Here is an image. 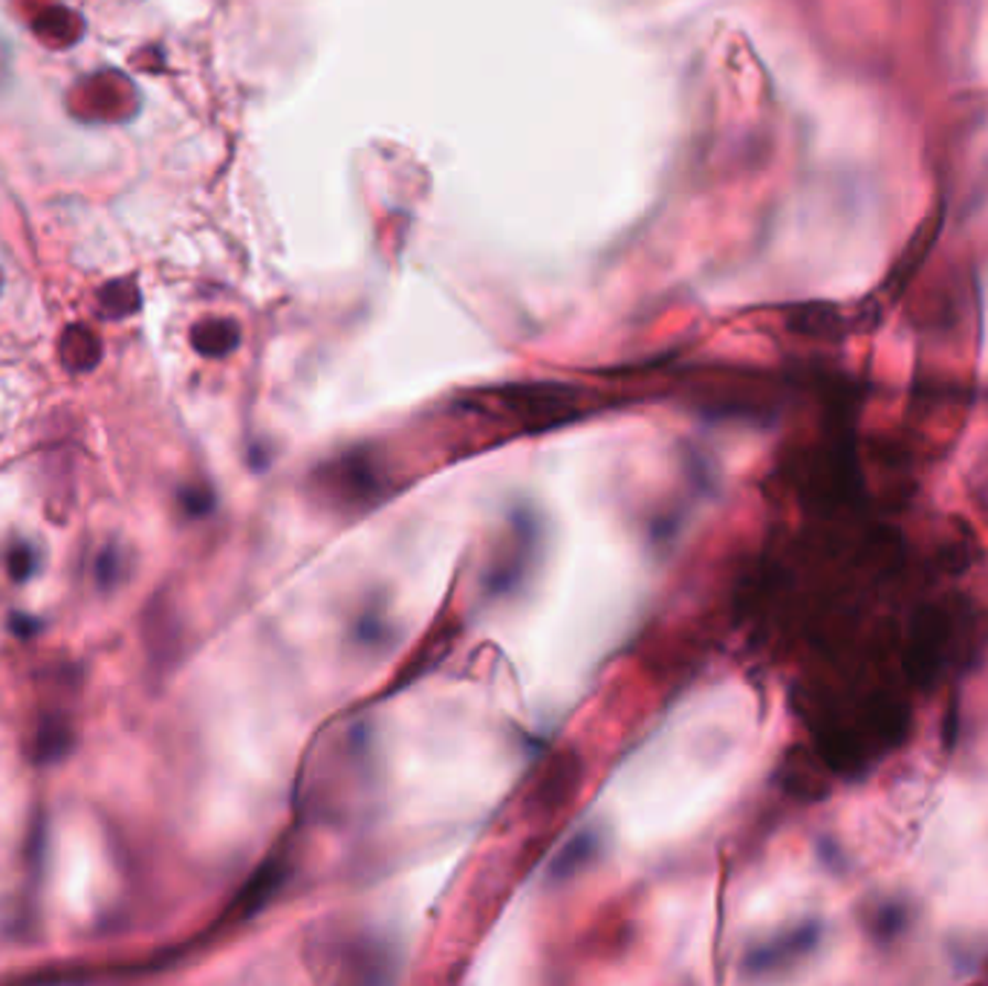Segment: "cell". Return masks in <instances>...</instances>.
<instances>
[{
    "mask_svg": "<svg viewBox=\"0 0 988 986\" xmlns=\"http://www.w3.org/2000/svg\"><path fill=\"white\" fill-rule=\"evenodd\" d=\"M192 342L203 356H226L238 347L240 331L235 322H226V318H208V322H199L197 327H194Z\"/></svg>",
    "mask_w": 988,
    "mask_h": 986,
    "instance_id": "obj_3",
    "label": "cell"
},
{
    "mask_svg": "<svg viewBox=\"0 0 988 986\" xmlns=\"http://www.w3.org/2000/svg\"><path fill=\"white\" fill-rule=\"evenodd\" d=\"M9 571H12L15 578H26L32 571H35V553H32L26 544H18V548L12 550V555H9Z\"/></svg>",
    "mask_w": 988,
    "mask_h": 986,
    "instance_id": "obj_8",
    "label": "cell"
},
{
    "mask_svg": "<svg viewBox=\"0 0 988 986\" xmlns=\"http://www.w3.org/2000/svg\"><path fill=\"white\" fill-rule=\"evenodd\" d=\"M503 400L509 409L523 416H532V420L564 416V411L573 409V391L564 386H555V382L506 388Z\"/></svg>",
    "mask_w": 988,
    "mask_h": 986,
    "instance_id": "obj_1",
    "label": "cell"
},
{
    "mask_svg": "<svg viewBox=\"0 0 988 986\" xmlns=\"http://www.w3.org/2000/svg\"><path fill=\"white\" fill-rule=\"evenodd\" d=\"M62 350L64 362L73 365V368H93L96 359H99V339H96V333H90L87 327L76 324V327H69V331L64 333Z\"/></svg>",
    "mask_w": 988,
    "mask_h": 986,
    "instance_id": "obj_5",
    "label": "cell"
},
{
    "mask_svg": "<svg viewBox=\"0 0 988 986\" xmlns=\"http://www.w3.org/2000/svg\"><path fill=\"white\" fill-rule=\"evenodd\" d=\"M67 749V729L64 726L46 724L41 729V752H46V758H55L58 752Z\"/></svg>",
    "mask_w": 988,
    "mask_h": 986,
    "instance_id": "obj_7",
    "label": "cell"
},
{
    "mask_svg": "<svg viewBox=\"0 0 988 986\" xmlns=\"http://www.w3.org/2000/svg\"><path fill=\"white\" fill-rule=\"evenodd\" d=\"M284 871H286V865H281L272 859V863L263 865L261 871L254 874V877L246 882V888L240 891V897H238V911L243 914V918L254 914V911L261 909L269 897L275 895L278 886H281V879H284Z\"/></svg>",
    "mask_w": 988,
    "mask_h": 986,
    "instance_id": "obj_4",
    "label": "cell"
},
{
    "mask_svg": "<svg viewBox=\"0 0 988 986\" xmlns=\"http://www.w3.org/2000/svg\"><path fill=\"white\" fill-rule=\"evenodd\" d=\"M578 776H582V767L573 756H564L552 763L546 770L544 781L538 784V790L532 793V802L541 808V813H555V810L567 808L569 795H573L575 784H578Z\"/></svg>",
    "mask_w": 988,
    "mask_h": 986,
    "instance_id": "obj_2",
    "label": "cell"
},
{
    "mask_svg": "<svg viewBox=\"0 0 988 986\" xmlns=\"http://www.w3.org/2000/svg\"><path fill=\"white\" fill-rule=\"evenodd\" d=\"M101 301V310L108 313V316H128L133 310L139 307V290L133 281L128 278H119V281H110L108 286H101L99 293Z\"/></svg>",
    "mask_w": 988,
    "mask_h": 986,
    "instance_id": "obj_6",
    "label": "cell"
}]
</instances>
